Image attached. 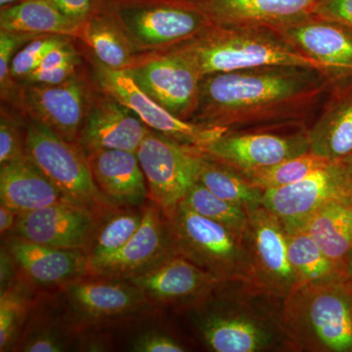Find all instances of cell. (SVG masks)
<instances>
[{
  "instance_id": "6da1fadb",
  "label": "cell",
  "mask_w": 352,
  "mask_h": 352,
  "mask_svg": "<svg viewBox=\"0 0 352 352\" xmlns=\"http://www.w3.org/2000/svg\"><path fill=\"white\" fill-rule=\"evenodd\" d=\"M333 82L322 69L287 65L205 76L191 122L228 131L298 122Z\"/></svg>"
},
{
  "instance_id": "7a4b0ae2",
  "label": "cell",
  "mask_w": 352,
  "mask_h": 352,
  "mask_svg": "<svg viewBox=\"0 0 352 352\" xmlns=\"http://www.w3.org/2000/svg\"><path fill=\"white\" fill-rule=\"evenodd\" d=\"M170 50L186 58L201 78L274 65L323 71L320 65L270 28L212 25Z\"/></svg>"
},
{
  "instance_id": "3957f363",
  "label": "cell",
  "mask_w": 352,
  "mask_h": 352,
  "mask_svg": "<svg viewBox=\"0 0 352 352\" xmlns=\"http://www.w3.org/2000/svg\"><path fill=\"white\" fill-rule=\"evenodd\" d=\"M164 214L177 256L217 280L252 279L244 241L228 227L197 214L182 201Z\"/></svg>"
},
{
  "instance_id": "277c9868",
  "label": "cell",
  "mask_w": 352,
  "mask_h": 352,
  "mask_svg": "<svg viewBox=\"0 0 352 352\" xmlns=\"http://www.w3.org/2000/svg\"><path fill=\"white\" fill-rule=\"evenodd\" d=\"M25 156L43 171L67 201L104 214L113 208L95 184L87 153L34 122L25 134Z\"/></svg>"
},
{
  "instance_id": "5b68a950",
  "label": "cell",
  "mask_w": 352,
  "mask_h": 352,
  "mask_svg": "<svg viewBox=\"0 0 352 352\" xmlns=\"http://www.w3.org/2000/svg\"><path fill=\"white\" fill-rule=\"evenodd\" d=\"M136 50H170L212 25L192 7L171 0H108Z\"/></svg>"
},
{
  "instance_id": "8992f818",
  "label": "cell",
  "mask_w": 352,
  "mask_h": 352,
  "mask_svg": "<svg viewBox=\"0 0 352 352\" xmlns=\"http://www.w3.org/2000/svg\"><path fill=\"white\" fill-rule=\"evenodd\" d=\"M148 197L166 214L175 210L198 182L201 153L152 131L138 151Z\"/></svg>"
},
{
  "instance_id": "52a82bcc",
  "label": "cell",
  "mask_w": 352,
  "mask_h": 352,
  "mask_svg": "<svg viewBox=\"0 0 352 352\" xmlns=\"http://www.w3.org/2000/svg\"><path fill=\"white\" fill-rule=\"evenodd\" d=\"M97 76L106 94L129 108L150 129L180 144L201 149L228 131L173 115L140 87L129 69H113L100 64L97 67Z\"/></svg>"
},
{
  "instance_id": "ba28073f",
  "label": "cell",
  "mask_w": 352,
  "mask_h": 352,
  "mask_svg": "<svg viewBox=\"0 0 352 352\" xmlns=\"http://www.w3.org/2000/svg\"><path fill=\"white\" fill-rule=\"evenodd\" d=\"M352 176L342 161L332 162L300 182L263 191V207L279 219L288 234L302 231L325 204L346 199Z\"/></svg>"
},
{
  "instance_id": "9c48e42d",
  "label": "cell",
  "mask_w": 352,
  "mask_h": 352,
  "mask_svg": "<svg viewBox=\"0 0 352 352\" xmlns=\"http://www.w3.org/2000/svg\"><path fill=\"white\" fill-rule=\"evenodd\" d=\"M243 241L251 261L252 279L259 286L278 296L298 291L289 259L288 233L275 215L263 207L248 212Z\"/></svg>"
},
{
  "instance_id": "30bf717a",
  "label": "cell",
  "mask_w": 352,
  "mask_h": 352,
  "mask_svg": "<svg viewBox=\"0 0 352 352\" xmlns=\"http://www.w3.org/2000/svg\"><path fill=\"white\" fill-rule=\"evenodd\" d=\"M129 73L154 100L182 120H191L198 105L201 76L173 50L135 64Z\"/></svg>"
},
{
  "instance_id": "8fae6325",
  "label": "cell",
  "mask_w": 352,
  "mask_h": 352,
  "mask_svg": "<svg viewBox=\"0 0 352 352\" xmlns=\"http://www.w3.org/2000/svg\"><path fill=\"white\" fill-rule=\"evenodd\" d=\"M19 99L34 122L71 142L78 140L90 110L89 89L82 76L59 85H25Z\"/></svg>"
},
{
  "instance_id": "7c38bea8",
  "label": "cell",
  "mask_w": 352,
  "mask_h": 352,
  "mask_svg": "<svg viewBox=\"0 0 352 352\" xmlns=\"http://www.w3.org/2000/svg\"><path fill=\"white\" fill-rule=\"evenodd\" d=\"M177 256L168 219L153 204L144 208L142 222L120 251L90 266L88 276L129 280L170 256Z\"/></svg>"
},
{
  "instance_id": "4fadbf2b",
  "label": "cell",
  "mask_w": 352,
  "mask_h": 352,
  "mask_svg": "<svg viewBox=\"0 0 352 352\" xmlns=\"http://www.w3.org/2000/svg\"><path fill=\"white\" fill-rule=\"evenodd\" d=\"M99 215L90 208L64 201L18 215L14 231L17 237L38 244L87 252Z\"/></svg>"
},
{
  "instance_id": "5bb4252c",
  "label": "cell",
  "mask_w": 352,
  "mask_h": 352,
  "mask_svg": "<svg viewBox=\"0 0 352 352\" xmlns=\"http://www.w3.org/2000/svg\"><path fill=\"white\" fill-rule=\"evenodd\" d=\"M199 151L240 173L268 168L309 151L307 133H235L227 131Z\"/></svg>"
},
{
  "instance_id": "9a60e30c",
  "label": "cell",
  "mask_w": 352,
  "mask_h": 352,
  "mask_svg": "<svg viewBox=\"0 0 352 352\" xmlns=\"http://www.w3.org/2000/svg\"><path fill=\"white\" fill-rule=\"evenodd\" d=\"M274 31L303 55L320 65L333 80L352 78L351 30L310 15Z\"/></svg>"
},
{
  "instance_id": "2e32d148",
  "label": "cell",
  "mask_w": 352,
  "mask_h": 352,
  "mask_svg": "<svg viewBox=\"0 0 352 352\" xmlns=\"http://www.w3.org/2000/svg\"><path fill=\"white\" fill-rule=\"evenodd\" d=\"M192 7L210 24L275 30L312 15L318 0H171Z\"/></svg>"
},
{
  "instance_id": "e0dca14e",
  "label": "cell",
  "mask_w": 352,
  "mask_h": 352,
  "mask_svg": "<svg viewBox=\"0 0 352 352\" xmlns=\"http://www.w3.org/2000/svg\"><path fill=\"white\" fill-rule=\"evenodd\" d=\"M305 288L310 294L305 318L315 339L327 351L352 352V282L338 280Z\"/></svg>"
},
{
  "instance_id": "ac0fdd59",
  "label": "cell",
  "mask_w": 352,
  "mask_h": 352,
  "mask_svg": "<svg viewBox=\"0 0 352 352\" xmlns=\"http://www.w3.org/2000/svg\"><path fill=\"white\" fill-rule=\"evenodd\" d=\"M106 97L90 108L80 132V146L94 150H124L138 153L149 127L113 97Z\"/></svg>"
},
{
  "instance_id": "d6986e66",
  "label": "cell",
  "mask_w": 352,
  "mask_h": 352,
  "mask_svg": "<svg viewBox=\"0 0 352 352\" xmlns=\"http://www.w3.org/2000/svg\"><path fill=\"white\" fill-rule=\"evenodd\" d=\"M87 157L95 184L111 205L138 207L149 199L138 153L101 149Z\"/></svg>"
},
{
  "instance_id": "ffe728a7",
  "label": "cell",
  "mask_w": 352,
  "mask_h": 352,
  "mask_svg": "<svg viewBox=\"0 0 352 352\" xmlns=\"http://www.w3.org/2000/svg\"><path fill=\"white\" fill-rule=\"evenodd\" d=\"M14 263L32 281L41 285H65L88 276L89 261L85 251L57 249L12 238L7 243Z\"/></svg>"
},
{
  "instance_id": "44dd1931",
  "label": "cell",
  "mask_w": 352,
  "mask_h": 352,
  "mask_svg": "<svg viewBox=\"0 0 352 352\" xmlns=\"http://www.w3.org/2000/svg\"><path fill=\"white\" fill-rule=\"evenodd\" d=\"M126 281L148 300L173 302L198 295L219 280L188 259L173 256Z\"/></svg>"
},
{
  "instance_id": "7402d4cb",
  "label": "cell",
  "mask_w": 352,
  "mask_h": 352,
  "mask_svg": "<svg viewBox=\"0 0 352 352\" xmlns=\"http://www.w3.org/2000/svg\"><path fill=\"white\" fill-rule=\"evenodd\" d=\"M307 133L309 151L317 156L336 162L351 154L352 78L333 92Z\"/></svg>"
},
{
  "instance_id": "603a6c76",
  "label": "cell",
  "mask_w": 352,
  "mask_h": 352,
  "mask_svg": "<svg viewBox=\"0 0 352 352\" xmlns=\"http://www.w3.org/2000/svg\"><path fill=\"white\" fill-rule=\"evenodd\" d=\"M0 199L19 214L69 201L27 156L0 168Z\"/></svg>"
},
{
  "instance_id": "cb8c5ba5",
  "label": "cell",
  "mask_w": 352,
  "mask_h": 352,
  "mask_svg": "<svg viewBox=\"0 0 352 352\" xmlns=\"http://www.w3.org/2000/svg\"><path fill=\"white\" fill-rule=\"evenodd\" d=\"M78 279L67 284L72 307L89 318L129 314L145 302V296L129 281L100 278Z\"/></svg>"
},
{
  "instance_id": "d4e9b609",
  "label": "cell",
  "mask_w": 352,
  "mask_h": 352,
  "mask_svg": "<svg viewBox=\"0 0 352 352\" xmlns=\"http://www.w3.org/2000/svg\"><path fill=\"white\" fill-rule=\"evenodd\" d=\"M82 25L67 17L50 0H22L0 11L1 31L80 38Z\"/></svg>"
},
{
  "instance_id": "484cf974",
  "label": "cell",
  "mask_w": 352,
  "mask_h": 352,
  "mask_svg": "<svg viewBox=\"0 0 352 352\" xmlns=\"http://www.w3.org/2000/svg\"><path fill=\"white\" fill-rule=\"evenodd\" d=\"M80 39L94 51L100 64L113 69L133 67L136 48L109 6L83 23Z\"/></svg>"
},
{
  "instance_id": "4316f807",
  "label": "cell",
  "mask_w": 352,
  "mask_h": 352,
  "mask_svg": "<svg viewBox=\"0 0 352 352\" xmlns=\"http://www.w3.org/2000/svg\"><path fill=\"white\" fill-rule=\"evenodd\" d=\"M201 333L208 346L217 352L263 351L272 342L261 324L241 314L210 315L201 325Z\"/></svg>"
},
{
  "instance_id": "83f0119b",
  "label": "cell",
  "mask_w": 352,
  "mask_h": 352,
  "mask_svg": "<svg viewBox=\"0 0 352 352\" xmlns=\"http://www.w3.org/2000/svg\"><path fill=\"white\" fill-rule=\"evenodd\" d=\"M303 231L309 234L324 254L339 266L352 247V206L346 199L333 200L319 208Z\"/></svg>"
},
{
  "instance_id": "f1b7e54d",
  "label": "cell",
  "mask_w": 352,
  "mask_h": 352,
  "mask_svg": "<svg viewBox=\"0 0 352 352\" xmlns=\"http://www.w3.org/2000/svg\"><path fill=\"white\" fill-rule=\"evenodd\" d=\"M198 182L210 192L250 212L263 207V191L231 166L201 153Z\"/></svg>"
},
{
  "instance_id": "f546056e",
  "label": "cell",
  "mask_w": 352,
  "mask_h": 352,
  "mask_svg": "<svg viewBox=\"0 0 352 352\" xmlns=\"http://www.w3.org/2000/svg\"><path fill=\"white\" fill-rule=\"evenodd\" d=\"M288 254L298 279V289L344 280L339 266L324 254L305 231L288 234Z\"/></svg>"
},
{
  "instance_id": "4dcf8cb0",
  "label": "cell",
  "mask_w": 352,
  "mask_h": 352,
  "mask_svg": "<svg viewBox=\"0 0 352 352\" xmlns=\"http://www.w3.org/2000/svg\"><path fill=\"white\" fill-rule=\"evenodd\" d=\"M143 215L144 210L124 208L102 217L87 251L89 267L120 251L138 231Z\"/></svg>"
},
{
  "instance_id": "1f68e13d",
  "label": "cell",
  "mask_w": 352,
  "mask_h": 352,
  "mask_svg": "<svg viewBox=\"0 0 352 352\" xmlns=\"http://www.w3.org/2000/svg\"><path fill=\"white\" fill-rule=\"evenodd\" d=\"M332 162L308 152L268 168L239 173L254 186L265 191L300 182Z\"/></svg>"
},
{
  "instance_id": "d6a6232c",
  "label": "cell",
  "mask_w": 352,
  "mask_h": 352,
  "mask_svg": "<svg viewBox=\"0 0 352 352\" xmlns=\"http://www.w3.org/2000/svg\"><path fill=\"white\" fill-rule=\"evenodd\" d=\"M182 203L197 214L228 227L241 238L244 236L248 212L244 208L214 195L200 182H196L190 188Z\"/></svg>"
},
{
  "instance_id": "836d02e7",
  "label": "cell",
  "mask_w": 352,
  "mask_h": 352,
  "mask_svg": "<svg viewBox=\"0 0 352 352\" xmlns=\"http://www.w3.org/2000/svg\"><path fill=\"white\" fill-rule=\"evenodd\" d=\"M25 302L22 296L12 289L1 292L0 298V351L7 347L17 337L20 327L24 321Z\"/></svg>"
},
{
  "instance_id": "e575fe53",
  "label": "cell",
  "mask_w": 352,
  "mask_h": 352,
  "mask_svg": "<svg viewBox=\"0 0 352 352\" xmlns=\"http://www.w3.org/2000/svg\"><path fill=\"white\" fill-rule=\"evenodd\" d=\"M67 36H46L32 39L16 53L11 65L12 78L24 80L41 64L46 53L66 41Z\"/></svg>"
},
{
  "instance_id": "d590c367",
  "label": "cell",
  "mask_w": 352,
  "mask_h": 352,
  "mask_svg": "<svg viewBox=\"0 0 352 352\" xmlns=\"http://www.w3.org/2000/svg\"><path fill=\"white\" fill-rule=\"evenodd\" d=\"M38 38L41 36L0 30V87L2 98L7 99L12 92L11 65L14 56L19 51L21 45Z\"/></svg>"
},
{
  "instance_id": "8d00e7d4",
  "label": "cell",
  "mask_w": 352,
  "mask_h": 352,
  "mask_svg": "<svg viewBox=\"0 0 352 352\" xmlns=\"http://www.w3.org/2000/svg\"><path fill=\"white\" fill-rule=\"evenodd\" d=\"M25 156V136L18 124L3 111L0 120V166L13 163Z\"/></svg>"
},
{
  "instance_id": "74e56055",
  "label": "cell",
  "mask_w": 352,
  "mask_h": 352,
  "mask_svg": "<svg viewBox=\"0 0 352 352\" xmlns=\"http://www.w3.org/2000/svg\"><path fill=\"white\" fill-rule=\"evenodd\" d=\"M312 15L338 23L352 31V0H318Z\"/></svg>"
},
{
  "instance_id": "f35d334b",
  "label": "cell",
  "mask_w": 352,
  "mask_h": 352,
  "mask_svg": "<svg viewBox=\"0 0 352 352\" xmlns=\"http://www.w3.org/2000/svg\"><path fill=\"white\" fill-rule=\"evenodd\" d=\"M69 19L83 24L107 6L108 0H50Z\"/></svg>"
},
{
  "instance_id": "ab89813d",
  "label": "cell",
  "mask_w": 352,
  "mask_h": 352,
  "mask_svg": "<svg viewBox=\"0 0 352 352\" xmlns=\"http://www.w3.org/2000/svg\"><path fill=\"white\" fill-rule=\"evenodd\" d=\"M133 351L182 352L185 349L168 336L151 333L143 335L134 342Z\"/></svg>"
},
{
  "instance_id": "60d3db41",
  "label": "cell",
  "mask_w": 352,
  "mask_h": 352,
  "mask_svg": "<svg viewBox=\"0 0 352 352\" xmlns=\"http://www.w3.org/2000/svg\"><path fill=\"white\" fill-rule=\"evenodd\" d=\"M24 351L29 352H59L65 351V346L61 340H58L51 333H38L31 340H27Z\"/></svg>"
},
{
  "instance_id": "b9f144b4",
  "label": "cell",
  "mask_w": 352,
  "mask_h": 352,
  "mask_svg": "<svg viewBox=\"0 0 352 352\" xmlns=\"http://www.w3.org/2000/svg\"><path fill=\"white\" fill-rule=\"evenodd\" d=\"M18 212L6 206H0V232L4 234L14 228L18 219Z\"/></svg>"
},
{
  "instance_id": "7bdbcfd3",
  "label": "cell",
  "mask_w": 352,
  "mask_h": 352,
  "mask_svg": "<svg viewBox=\"0 0 352 352\" xmlns=\"http://www.w3.org/2000/svg\"><path fill=\"white\" fill-rule=\"evenodd\" d=\"M12 256L8 250H1V271H0V281H1V289L6 286L7 283L12 278Z\"/></svg>"
},
{
  "instance_id": "ee69618b",
  "label": "cell",
  "mask_w": 352,
  "mask_h": 352,
  "mask_svg": "<svg viewBox=\"0 0 352 352\" xmlns=\"http://www.w3.org/2000/svg\"><path fill=\"white\" fill-rule=\"evenodd\" d=\"M342 277L344 281L352 282V247L342 263Z\"/></svg>"
},
{
  "instance_id": "f6af8a7d",
  "label": "cell",
  "mask_w": 352,
  "mask_h": 352,
  "mask_svg": "<svg viewBox=\"0 0 352 352\" xmlns=\"http://www.w3.org/2000/svg\"><path fill=\"white\" fill-rule=\"evenodd\" d=\"M20 1H22V0H0V7L6 8L7 6H13V4L18 3Z\"/></svg>"
},
{
  "instance_id": "bcb514c9",
  "label": "cell",
  "mask_w": 352,
  "mask_h": 352,
  "mask_svg": "<svg viewBox=\"0 0 352 352\" xmlns=\"http://www.w3.org/2000/svg\"><path fill=\"white\" fill-rule=\"evenodd\" d=\"M342 162L346 164L347 170H349L352 176V153L349 157H346V159L342 160Z\"/></svg>"
},
{
  "instance_id": "7dc6e473",
  "label": "cell",
  "mask_w": 352,
  "mask_h": 352,
  "mask_svg": "<svg viewBox=\"0 0 352 352\" xmlns=\"http://www.w3.org/2000/svg\"><path fill=\"white\" fill-rule=\"evenodd\" d=\"M346 200L352 206V191L351 192V194L346 197Z\"/></svg>"
}]
</instances>
